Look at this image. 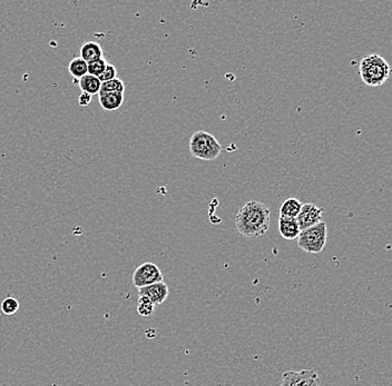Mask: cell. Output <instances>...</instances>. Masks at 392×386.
Returning a JSON list of instances; mask_svg holds the SVG:
<instances>
[{
	"label": "cell",
	"instance_id": "cell-1",
	"mask_svg": "<svg viewBox=\"0 0 392 386\" xmlns=\"http://www.w3.org/2000/svg\"><path fill=\"white\" fill-rule=\"evenodd\" d=\"M270 209L265 204L247 202L236 214V230L240 235L247 238L261 237L270 228Z\"/></svg>",
	"mask_w": 392,
	"mask_h": 386
},
{
	"label": "cell",
	"instance_id": "cell-2",
	"mask_svg": "<svg viewBox=\"0 0 392 386\" xmlns=\"http://www.w3.org/2000/svg\"><path fill=\"white\" fill-rule=\"evenodd\" d=\"M359 73L364 84L370 87H378L388 81L391 67L384 57L378 54H370L361 61Z\"/></svg>",
	"mask_w": 392,
	"mask_h": 386
},
{
	"label": "cell",
	"instance_id": "cell-3",
	"mask_svg": "<svg viewBox=\"0 0 392 386\" xmlns=\"http://www.w3.org/2000/svg\"><path fill=\"white\" fill-rule=\"evenodd\" d=\"M189 151L195 158L212 162L221 154L222 146L212 134L207 131H198L191 137Z\"/></svg>",
	"mask_w": 392,
	"mask_h": 386
},
{
	"label": "cell",
	"instance_id": "cell-4",
	"mask_svg": "<svg viewBox=\"0 0 392 386\" xmlns=\"http://www.w3.org/2000/svg\"><path fill=\"white\" fill-rule=\"evenodd\" d=\"M328 238V227L324 222L300 233L298 246L305 253L319 254L324 250Z\"/></svg>",
	"mask_w": 392,
	"mask_h": 386
},
{
	"label": "cell",
	"instance_id": "cell-5",
	"mask_svg": "<svg viewBox=\"0 0 392 386\" xmlns=\"http://www.w3.org/2000/svg\"><path fill=\"white\" fill-rule=\"evenodd\" d=\"M161 282H164L163 273L154 263H144L134 272L133 284L138 290Z\"/></svg>",
	"mask_w": 392,
	"mask_h": 386
},
{
	"label": "cell",
	"instance_id": "cell-6",
	"mask_svg": "<svg viewBox=\"0 0 392 386\" xmlns=\"http://www.w3.org/2000/svg\"><path fill=\"white\" fill-rule=\"evenodd\" d=\"M280 386H321L319 375L311 369L285 372Z\"/></svg>",
	"mask_w": 392,
	"mask_h": 386
},
{
	"label": "cell",
	"instance_id": "cell-7",
	"mask_svg": "<svg viewBox=\"0 0 392 386\" xmlns=\"http://www.w3.org/2000/svg\"><path fill=\"white\" fill-rule=\"evenodd\" d=\"M322 214L323 209L320 208L317 205L312 203L303 204L302 208L296 217V222L299 224L301 232L323 222Z\"/></svg>",
	"mask_w": 392,
	"mask_h": 386
},
{
	"label": "cell",
	"instance_id": "cell-8",
	"mask_svg": "<svg viewBox=\"0 0 392 386\" xmlns=\"http://www.w3.org/2000/svg\"><path fill=\"white\" fill-rule=\"evenodd\" d=\"M140 297H146L149 299L155 306L163 304L166 299L169 297V290L167 284L164 282L156 283V284L149 285L146 288L138 290Z\"/></svg>",
	"mask_w": 392,
	"mask_h": 386
},
{
	"label": "cell",
	"instance_id": "cell-9",
	"mask_svg": "<svg viewBox=\"0 0 392 386\" xmlns=\"http://www.w3.org/2000/svg\"><path fill=\"white\" fill-rule=\"evenodd\" d=\"M279 233L280 235L287 241L298 239L301 230L296 218L279 217Z\"/></svg>",
	"mask_w": 392,
	"mask_h": 386
},
{
	"label": "cell",
	"instance_id": "cell-10",
	"mask_svg": "<svg viewBox=\"0 0 392 386\" xmlns=\"http://www.w3.org/2000/svg\"><path fill=\"white\" fill-rule=\"evenodd\" d=\"M99 104L107 111H117L124 103V94H99Z\"/></svg>",
	"mask_w": 392,
	"mask_h": 386
},
{
	"label": "cell",
	"instance_id": "cell-11",
	"mask_svg": "<svg viewBox=\"0 0 392 386\" xmlns=\"http://www.w3.org/2000/svg\"><path fill=\"white\" fill-rule=\"evenodd\" d=\"M81 57L87 64L103 58V48L96 41H87L81 47Z\"/></svg>",
	"mask_w": 392,
	"mask_h": 386
},
{
	"label": "cell",
	"instance_id": "cell-12",
	"mask_svg": "<svg viewBox=\"0 0 392 386\" xmlns=\"http://www.w3.org/2000/svg\"><path fill=\"white\" fill-rule=\"evenodd\" d=\"M303 204L298 198L291 197L285 200L280 207V217L296 218L302 208Z\"/></svg>",
	"mask_w": 392,
	"mask_h": 386
},
{
	"label": "cell",
	"instance_id": "cell-13",
	"mask_svg": "<svg viewBox=\"0 0 392 386\" xmlns=\"http://www.w3.org/2000/svg\"><path fill=\"white\" fill-rule=\"evenodd\" d=\"M79 87L83 93L90 94V95H96L99 94V90L102 87V82L95 76L86 75L83 78L79 79Z\"/></svg>",
	"mask_w": 392,
	"mask_h": 386
},
{
	"label": "cell",
	"instance_id": "cell-14",
	"mask_svg": "<svg viewBox=\"0 0 392 386\" xmlns=\"http://www.w3.org/2000/svg\"><path fill=\"white\" fill-rule=\"evenodd\" d=\"M68 72L74 78L81 79L88 74V64L82 57H75L68 65Z\"/></svg>",
	"mask_w": 392,
	"mask_h": 386
},
{
	"label": "cell",
	"instance_id": "cell-15",
	"mask_svg": "<svg viewBox=\"0 0 392 386\" xmlns=\"http://www.w3.org/2000/svg\"><path fill=\"white\" fill-rule=\"evenodd\" d=\"M124 92H125V85L123 83L122 79L115 78L113 81H110V82L102 83V87L99 90V94H124Z\"/></svg>",
	"mask_w": 392,
	"mask_h": 386
},
{
	"label": "cell",
	"instance_id": "cell-16",
	"mask_svg": "<svg viewBox=\"0 0 392 386\" xmlns=\"http://www.w3.org/2000/svg\"><path fill=\"white\" fill-rule=\"evenodd\" d=\"M0 310L3 312V315L12 317L14 314L17 313L18 310H19V302L14 297H7L1 302Z\"/></svg>",
	"mask_w": 392,
	"mask_h": 386
},
{
	"label": "cell",
	"instance_id": "cell-17",
	"mask_svg": "<svg viewBox=\"0 0 392 386\" xmlns=\"http://www.w3.org/2000/svg\"><path fill=\"white\" fill-rule=\"evenodd\" d=\"M154 310L155 305L149 299L140 297L138 304H137V312L141 317H151L152 314L154 313Z\"/></svg>",
	"mask_w": 392,
	"mask_h": 386
},
{
	"label": "cell",
	"instance_id": "cell-18",
	"mask_svg": "<svg viewBox=\"0 0 392 386\" xmlns=\"http://www.w3.org/2000/svg\"><path fill=\"white\" fill-rule=\"evenodd\" d=\"M107 61L103 57L99 61H92L88 64V75L95 76L99 78V76L104 73L105 68L107 66Z\"/></svg>",
	"mask_w": 392,
	"mask_h": 386
},
{
	"label": "cell",
	"instance_id": "cell-19",
	"mask_svg": "<svg viewBox=\"0 0 392 386\" xmlns=\"http://www.w3.org/2000/svg\"><path fill=\"white\" fill-rule=\"evenodd\" d=\"M99 81L102 83L110 82L113 79L117 78V69L114 65L108 63L107 66L105 68L104 73L99 77Z\"/></svg>",
	"mask_w": 392,
	"mask_h": 386
},
{
	"label": "cell",
	"instance_id": "cell-20",
	"mask_svg": "<svg viewBox=\"0 0 392 386\" xmlns=\"http://www.w3.org/2000/svg\"><path fill=\"white\" fill-rule=\"evenodd\" d=\"M90 102H92V95L86 93L81 94V96H79V106L86 107V106H88V105L90 104Z\"/></svg>",
	"mask_w": 392,
	"mask_h": 386
}]
</instances>
